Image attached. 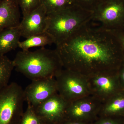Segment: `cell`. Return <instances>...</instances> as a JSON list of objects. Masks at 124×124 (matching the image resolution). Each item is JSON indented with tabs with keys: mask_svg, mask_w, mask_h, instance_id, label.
Returning a JSON list of instances; mask_svg holds the SVG:
<instances>
[{
	"mask_svg": "<svg viewBox=\"0 0 124 124\" xmlns=\"http://www.w3.org/2000/svg\"><path fill=\"white\" fill-rule=\"evenodd\" d=\"M63 67L87 78L118 71L124 61L119 41L112 31L90 21L56 46Z\"/></svg>",
	"mask_w": 124,
	"mask_h": 124,
	"instance_id": "cell-1",
	"label": "cell"
},
{
	"mask_svg": "<svg viewBox=\"0 0 124 124\" xmlns=\"http://www.w3.org/2000/svg\"><path fill=\"white\" fill-rule=\"evenodd\" d=\"M13 61L16 70L31 81L54 77L63 68L56 50L44 47L18 51Z\"/></svg>",
	"mask_w": 124,
	"mask_h": 124,
	"instance_id": "cell-2",
	"label": "cell"
},
{
	"mask_svg": "<svg viewBox=\"0 0 124 124\" xmlns=\"http://www.w3.org/2000/svg\"><path fill=\"white\" fill-rule=\"evenodd\" d=\"M74 8L72 6L47 14L46 31L53 37L56 46L67 39L92 19V11Z\"/></svg>",
	"mask_w": 124,
	"mask_h": 124,
	"instance_id": "cell-3",
	"label": "cell"
},
{
	"mask_svg": "<svg viewBox=\"0 0 124 124\" xmlns=\"http://www.w3.org/2000/svg\"><path fill=\"white\" fill-rule=\"evenodd\" d=\"M24 101V90L16 82L0 89V124H20Z\"/></svg>",
	"mask_w": 124,
	"mask_h": 124,
	"instance_id": "cell-4",
	"label": "cell"
},
{
	"mask_svg": "<svg viewBox=\"0 0 124 124\" xmlns=\"http://www.w3.org/2000/svg\"><path fill=\"white\" fill-rule=\"evenodd\" d=\"M58 93L69 102L91 95L87 78L63 68L55 75Z\"/></svg>",
	"mask_w": 124,
	"mask_h": 124,
	"instance_id": "cell-5",
	"label": "cell"
},
{
	"mask_svg": "<svg viewBox=\"0 0 124 124\" xmlns=\"http://www.w3.org/2000/svg\"><path fill=\"white\" fill-rule=\"evenodd\" d=\"M92 20L103 28L113 31L124 26V3L120 0L108 1L93 12Z\"/></svg>",
	"mask_w": 124,
	"mask_h": 124,
	"instance_id": "cell-6",
	"label": "cell"
},
{
	"mask_svg": "<svg viewBox=\"0 0 124 124\" xmlns=\"http://www.w3.org/2000/svg\"><path fill=\"white\" fill-rule=\"evenodd\" d=\"M87 79L91 95L102 103L122 90L117 71L99 73Z\"/></svg>",
	"mask_w": 124,
	"mask_h": 124,
	"instance_id": "cell-7",
	"label": "cell"
},
{
	"mask_svg": "<svg viewBox=\"0 0 124 124\" xmlns=\"http://www.w3.org/2000/svg\"><path fill=\"white\" fill-rule=\"evenodd\" d=\"M102 103L91 95L69 102L66 110L65 120L85 122L99 113Z\"/></svg>",
	"mask_w": 124,
	"mask_h": 124,
	"instance_id": "cell-8",
	"label": "cell"
},
{
	"mask_svg": "<svg viewBox=\"0 0 124 124\" xmlns=\"http://www.w3.org/2000/svg\"><path fill=\"white\" fill-rule=\"evenodd\" d=\"M68 103L57 93L34 108L45 124H57L65 121Z\"/></svg>",
	"mask_w": 124,
	"mask_h": 124,
	"instance_id": "cell-9",
	"label": "cell"
},
{
	"mask_svg": "<svg viewBox=\"0 0 124 124\" xmlns=\"http://www.w3.org/2000/svg\"><path fill=\"white\" fill-rule=\"evenodd\" d=\"M57 93L55 77L32 81L24 90V100L28 105L35 108Z\"/></svg>",
	"mask_w": 124,
	"mask_h": 124,
	"instance_id": "cell-10",
	"label": "cell"
},
{
	"mask_svg": "<svg viewBox=\"0 0 124 124\" xmlns=\"http://www.w3.org/2000/svg\"><path fill=\"white\" fill-rule=\"evenodd\" d=\"M48 17L46 9L42 4L26 15L23 16L19 25L21 37L26 38L46 31Z\"/></svg>",
	"mask_w": 124,
	"mask_h": 124,
	"instance_id": "cell-11",
	"label": "cell"
},
{
	"mask_svg": "<svg viewBox=\"0 0 124 124\" xmlns=\"http://www.w3.org/2000/svg\"><path fill=\"white\" fill-rule=\"evenodd\" d=\"M20 14L17 0H0V32L18 26Z\"/></svg>",
	"mask_w": 124,
	"mask_h": 124,
	"instance_id": "cell-12",
	"label": "cell"
},
{
	"mask_svg": "<svg viewBox=\"0 0 124 124\" xmlns=\"http://www.w3.org/2000/svg\"><path fill=\"white\" fill-rule=\"evenodd\" d=\"M18 27L7 28L0 32V55H4L18 47L21 37Z\"/></svg>",
	"mask_w": 124,
	"mask_h": 124,
	"instance_id": "cell-13",
	"label": "cell"
},
{
	"mask_svg": "<svg viewBox=\"0 0 124 124\" xmlns=\"http://www.w3.org/2000/svg\"><path fill=\"white\" fill-rule=\"evenodd\" d=\"M124 112V90H122L103 103L100 112L105 117Z\"/></svg>",
	"mask_w": 124,
	"mask_h": 124,
	"instance_id": "cell-14",
	"label": "cell"
},
{
	"mask_svg": "<svg viewBox=\"0 0 124 124\" xmlns=\"http://www.w3.org/2000/svg\"><path fill=\"white\" fill-rule=\"evenodd\" d=\"M54 44V38L47 32L34 35L19 42L18 47L22 50H29L33 47L44 46Z\"/></svg>",
	"mask_w": 124,
	"mask_h": 124,
	"instance_id": "cell-15",
	"label": "cell"
},
{
	"mask_svg": "<svg viewBox=\"0 0 124 124\" xmlns=\"http://www.w3.org/2000/svg\"><path fill=\"white\" fill-rule=\"evenodd\" d=\"M14 68L13 60H10L6 55H0V89L8 85Z\"/></svg>",
	"mask_w": 124,
	"mask_h": 124,
	"instance_id": "cell-16",
	"label": "cell"
},
{
	"mask_svg": "<svg viewBox=\"0 0 124 124\" xmlns=\"http://www.w3.org/2000/svg\"><path fill=\"white\" fill-rule=\"evenodd\" d=\"M74 0H41L47 14L72 7Z\"/></svg>",
	"mask_w": 124,
	"mask_h": 124,
	"instance_id": "cell-17",
	"label": "cell"
},
{
	"mask_svg": "<svg viewBox=\"0 0 124 124\" xmlns=\"http://www.w3.org/2000/svg\"><path fill=\"white\" fill-rule=\"evenodd\" d=\"M45 123L38 115L34 108L28 105L26 111L23 113L20 124H44Z\"/></svg>",
	"mask_w": 124,
	"mask_h": 124,
	"instance_id": "cell-18",
	"label": "cell"
},
{
	"mask_svg": "<svg viewBox=\"0 0 124 124\" xmlns=\"http://www.w3.org/2000/svg\"><path fill=\"white\" fill-rule=\"evenodd\" d=\"M23 16L35 9L41 5V0H17Z\"/></svg>",
	"mask_w": 124,
	"mask_h": 124,
	"instance_id": "cell-19",
	"label": "cell"
},
{
	"mask_svg": "<svg viewBox=\"0 0 124 124\" xmlns=\"http://www.w3.org/2000/svg\"><path fill=\"white\" fill-rule=\"evenodd\" d=\"M117 74L121 88L124 90V61L117 71Z\"/></svg>",
	"mask_w": 124,
	"mask_h": 124,
	"instance_id": "cell-20",
	"label": "cell"
},
{
	"mask_svg": "<svg viewBox=\"0 0 124 124\" xmlns=\"http://www.w3.org/2000/svg\"><path fill=\"white\" fill-rule=\"evenodd\" d=\"M119 41L123 51L124 56V32L122 30L112 31Z\"/></svg>",
	"mask_w": 124,
	"mask_h": 124,
	"instance_id": "cell-21",
	"label": "cell"
},
{
	"mask_svg": "<svg viewBox=\"0 0 124 124\" xmlns=\"http://www.w3.org/2000/svg\"><path fill=\"white\" fill-rule=\"evenodd\" d=\"M120 124L119 121L113 119L108 117L102 118L96 122L95 124Z\"/></svg>",
	"mask_w": 124,
	"mask_h": 124,
	"instance_id": "cell-22",
	"label": "cell"
},
{
	"mask_svg": "<svg viewBox=\"0 0 124 124\" xmlns=\"http://www.w3.org/2000/svg\"><path fill=\"white\" fill-rule=\"evenodd\" d=\"M62 124H87L85 122H80V121H64L62 122Z\"/></svg>",
	"mask_w": 124,
	"mask_h": 124,
	"instance_id": "cell-23",
	"label": "cell"
},
{
	"mask_svg": "<svg viewBox=\"0 0 124 124\" xmlns=\"http://www.w3.org/2000/svg\"><path fill=\"white\" fill-rule=\"evenodd\" d=\"M82 2H84L85 4H89L93 1V0H80Z\"/></svg>",
	"mask_w": 124,
	"mask_h": 124,
	"instance_id": "cell-24",
	"label": "cell"
},
{
	"mask_svg": "<svg viewBox=\"0 0 124 124\" xmlns=\"http://www.w3.org/2000/svg\"><path fill=\"white\" fill-rule=\"evenodd\" d=\"M122 31H124V28H123V29H122Z\"/></svg>",
	"mask_w": 124,
	"mask_h": 124,
	"instance_id": "cell-25",
	"label": "cell"
},
{
	"mask_svg": "<svg viewBox=\"0 0 124 124\" xmlns=\"http://www.w3.org/2000/svg\"></svg>",
	"mask_w": 124,
	"mask_h": 124,
	"instance_id": "cell-26",
	"label": "cell"
},
{
	"mask_svg": "<svg viewBox=\"0 0 124 124\" xmlns=\"http://www.w3.org/2000/svg\"></svg>",
	"mask_w": 124,
	"mask_h": 124,
	"instance_id": "cell-27",
	"label": "cell"
}]
</instances>
